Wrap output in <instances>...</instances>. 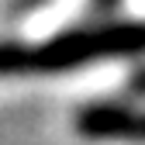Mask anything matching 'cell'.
<instances>
[{
    "label": "cell",
    "mask_w": 145,
    "mask_h": 145,
    "mask_svg": "<svg viewBox=\"0 0 145 145\" xmlns=\"http://www.w3.org/2000/svg\"><path fill=\"white\" fill-rule=\"evenodd\" d=\"M38 52V72H66L80 69L97 59H114V56H138L145 52V24L142 21H114L100 28H80L69 35H56Z\"/></svg>",
    "instance_id": "cell-1"
},
{
    "label": "cell",
    "mask_w": 145,
    "mask_h": 145,
    "mask_svg": "<svg viewBox=\"0 0 145 145\" xmlns=\"http://www.w3.org/2000/svg\"><path fill=\"white\" fill-rule=\"evenodd\" d=\"M76 128L86 138H131V142H145V111L97 104V107H86L80 114Z\"/></svg>",
    "instance_id": "cell-2"
},
{
    "label": "cell",
    "mask_w": 145,
    "mask_h": 145,
    "mask_svg": "<svg viewBox=\"0 0 145 145\" xmlns=\"http://www.w3.org/2000/svg\"><path fill=\"white\" fill-rule=\"evenodd\" d=\"M38 72V52L17 42H0V76H21Z\"/></svg>",
    "instance_id": "cell-3"
},
{
    "label": "cell",
    "mask_w": 145,
    "mask_h": 145,
    "mask_svg": "<svg viewBox=\"0 0 145 145\" xmlns=\"http://www.w3.org/2000/svg\"><path fill=\"white\" fill-rule=\"evenodd\" d=\"M35 4H42V0H17V10H31Z\"/></svg>",
    "instance_id": "cell-4"
}]
</instances>
